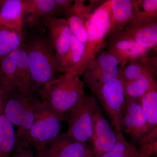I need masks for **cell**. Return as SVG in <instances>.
<instances>
[{
    "label": "cell",
    "mask_w": 157,
    "mask_h": 157,
    "mask_svg": "<svg viewBox=\"0 0 157 157\" xmlns=\"http://www.w3.org/2000/svg\"><path fill=\"white\" fill-rule=\"evenodd\" d=\"M26 53L32 89L35 94L56 78L60 72L56 55L48 38L38 36L29 40L23 47Z\"/></svg>",
    "instance_id": "cell-1"
},
{
    "label": "cell",
    "mask_w": 157,
    "mask_h": 157,
    "mask_svg": "<svg viewBox=\"0 0 157 157\" xmlns=\"http://www.w3.org/2000/svg\"><path fill=\"white\" fill-rule=\"evenodd\" d=\"M85 86L79 76L63 74L43 86L38 94L41 101L51 110L67 116L84 97Z\"/></svg>",
    "instance_id": "cell-2"
},
{
    "label": "cell",
    "mask_w": 157,
    "mask_h": 157,
    "mask_svg": "<svg viewBox=\"0 0 157 157\" xmlns=\"http://www.w3.org/2000/svg\"><path fill=\"white\" fill-rule=\"evenodd\" d=\"M39 99L29 98L18 91L7 95L4 113L14 126L17 127L15 148H30V132L36 120V105Z\"/></svg>",
    "instance_id": "cell-3"
},
{
    "label": "cell",
    "mask_w": 157,
    "mask_h": 157,
    "mask_svg": "<svg viewBox=\"0 0 157 157\" xmlns=\"http://www.w3.org/2000/svg\"><path fill=\"white\" fill-rule=\"evenodd\" d=\"M109 0L104 1L90 14L86 22L88 41L84 63V72L92 66L101 52L107 38L111 20Z\"/></svg>",
    "instance_id": "cell-4"
},
{
    "label": "cell",
    "mask_w": 157,
    "mask_h": 157,
    "mask_svg": "<svg viewBox=\"0 0 157 157\" xmlns=\"http://www.w3.org/2000/svg\"><path fill=\"white\" fill-rule=\"evenodd\" d=\"M35 114L36 120L30 132L28 142L39 151L60 134L62 122L67 121L68 116L56 113L39 100L36 105Z\"/></svg>",
    "instance_id": "cell-5"
},
{
    "label": "cell",
    "mask_w": 157,
    "mask_h": 157,
    "mask_svg": "<svg viewBox=\"0 0 157 157\" xmlns=\"http://www.w3.org/2000/svg\"><path fill=\"white\" fill-rule=\"evenodd\" d=\"M94 95L97 97L117 132H123L126 101L124 81L119 75L105 83Z\"/></svg>",
    "instance_id": "cell-6"
},
{
    "label": "cell",
    "mask_w": 157,
    "mask_h": 157,
    "mask_svg": "<svg viewBox=\"0 0 157 157\" xmlns=\"http://www.w3.org/2000/svg\"><path fill=\"white\" fill-rule=\"evenodd\" d=\"M97 98L85 94L84 97L68 113L66 132L74 140L86 143L91 141L93 134L94 106Z\"/></svg>",
    "instance_id": "cell-7"
},
{
    "label": "cell",
    "mask_w": 157,
    "mask_h": 157,
    "mask_svg": "<svg viewBox=\"0 0 157 157\" xmlns=\"http://www.w3.org/2000/svg\"><path fill=\"white\" fill-rule=\"evenodd\" d=\"M121 68L117 59L107 51L100 52L83 73V81L93 94L118 76Z\"/></svg>",
    "instance_id": "cell-8"
},
{
    "label": "cell",
    "mask_w": 157,
    "mask_h": 157,
    "mask_svg": "<svg viewBox=\"0 0 157 157\" xmlns=\"http://www.w3.org/2000/svg\"><path fill=\"white\" fill-rule=\"evenodd\" d=\"M42 23L48 29V40L56 55L61 72L70 49L73 36L67 21L62 17L46 16Z\"/></svg>",
    "instance_id": "cell-9"
},
{
    "label": "cell",
    "mask_w": 157,
    "mask_h": 157,
    "mask_svg": "<svg viewBox=\"0 0 157 157\" xmlns=\"http://www.w3.org/2000/svg\"><path fill=\"white\" fill-rule=\"evenodd\" d=\"M117 140V134L111 128L101 111L98 100L94 104L93 112V154L99 157L111 150Z\"/></svg>",
    "instance_id": "cell-10"
},
{
    "label": "cell",
    "mask_w": 157,
    "mask_h": 157,
    "mask_svg": "<svg viewBox=\"0 0 157 157\" xmlns=\"http://www.w3.org/2000/svg\"><path fill=\"white\" fill-rule=\"evenodd\" d=\"M93 154L86 143L74 140L67 133L59 134L42 150L37 151L36 157H87Z\"/></svg>",
    "instance_id": "cell-11"
},
{
    "label": "cell",
    "mask_w": 157,
    "mask_h": 157,
    "mask_svg": "<svg viewBox=\"0 0 157 157\" xmlns=\"http://www.w3.org/2000/svg\"><path fill=\"white\" fill-rule=\"evenodd\" d=\"M108 40L106 51L116 58L121 69L129 61L143 57L148 54L150 51L121 33Z\"/></svg>",
    "instance_id": "cell-12"
},
{
    "label": "cell",
    "mask_w": 157,
    "mask_h": 157,
    "mask_svg": "<svg viewBox=\"0 0 157 157\" xmlns=\"http://www.w3.org/2000/svg\"><path fill=\"white\" fill-rule=\"evenodd\" d=\"M100 5L99 1H90L88 5L85 1H74L70 11L65 15L73 36L85 45L88 41L86 21L91 13Z\"/></svg>",
    "instance_id": "cell-13"
},
{
    "label": "cell",
    "mask_w": 157,
    "mask_h": 157,
    "mask_svg": "<svg viewBox=\"0 0 157 157\" xmlns=\"http://www.w3.org/2000/svg\"><path fill=\"white\" fill-rule=\"evenodd\" d=\"M126 105L122 120L123 130L135 141L146 136L147 122L139 100L126 98Z\"/></svg>",
    "instance_id": "cell-14"
},
{
    "label": "cell",
    "mask_w": 157,
    "mask_h": 157,
    "mask_svg": "<svg viewBox=\"0 0 157 157\" xmlns=\"http://www.w3.org/2000/svg\"><path fill=\"white\" fill-rule=\"evenodd\" d=\"M27 15V0H2L0 28L16 31L24 35V23Z\"/></svg>",
    "instance_id": "cell-15"
},
{
    "label": "cell",
    "mask_w": 157,
    "mask_h": 157,
    "mask_svg": "<svg viewBox=\"0 0 157 157\" xmlns=\"http://www.w3.org/2000/svg\"><path fill=\"white\" fill-rule=\"evenodd\" d=\"M140 0H109L111 17L107 38L120 33L133 17Z\"/></svg>",
    "instance_id": "cell-16"
},
{
    "label": "cell",
    "mask_w": 157,
    "mask_h": 157,
    "mask_svg": "<svg viewBox=\"0 0 157 157\" xmlns=\"http://www.w3.org/2000/svg\"><path fill=\"white\" fill-rule=\"evenodd\" d=\"M86 52L85 44L73 35L70 49L62 66L61 72L78 76L83 74Z\"/></svg>",
    "instance_id": "cell-17"
},
{
    "label": "cell",
    "mask_w": 157,
    "mask_h": 157,
    "mask_svg": "<svg viewBox=\"0 0 157 157\" xmlns=\"http://www.w3.org/2000/svg\"><path fill=\"white\" fill-rule=\"evenodd\" d=\"M26 21L31 27L37 26L46 16H59L56 0H27Z\"/></svg>",
    "instance_id": "cell-18"
},
{
    "label": "cell",
    "mask_w": 157,
    "mask_h": 157,
    "mask_svg": "<svg viewBox=\"0 0 157 157\" xmlns=\"http://www.w3.org/2000/svg\"><path fill=\"white\" fill-rule=\"evenodd\" d=\"M18 87L17 64L14 52L0 59V88L8 95L17 91Z\"/></svg>",
    "instance_id": "cell-19"
},
{
    "label": "cell",
    "mask_w": 157,
    "mask_h": 157,
    "mask_svg": "<svg viewBox=\"0 0 157 157\" xmlns=\"http://www.w3.org/2000/svg\"><path fill=\"white\" fill-rule=\"evenodd\" d=\"M120 33L150 50L157 45V21L144 25L125 27Z\"/></svg>",
    "instance_id": "cell-20"
},
{
    "label": "cell",
    "mask_w": 157,
    "mask_h": 157,
    "mask_svg": "<svg viewBox=\"0 0 157 157\" xmlns=\"http://www.w3.org/2000/svg\"><path fill=\"white\" fill-rule=\"evenodd\" d=\"M19 87L17 91L29 98L35 97L32 89L30 73L26 53L23 47L14 51Z\"/></svg>",
    "instance_id": "cell-21"
},
{
    "label": "cell",
    "mask_w": 157,
    "mask_h": 157,
    "mask_svg": "<svg viewBox=\"0 0 157 157\" xmlns=\"http://www.w3.org/2000/svg\"><path fill=\"white\" fill-rule=\"evenodd\" d=\"M157 21V0H140L133 17L126 27H132Z\"/></svg>",
    "instance_id": "cell-22"
},
{
    "label": "cell",
    "mask_w": 157,
    "mask_h": 157,
    "mask_svg": "<svg viewBox=\"0 0 157 157\" xmlns=\"http://www.w3.org/2000/svg\"><path fill=\"white\" fill-rule=\"evenodd\" d=\"M16 144V132L14 126L4 114L0 116V157H11Z\"/></svg>",
    "instance_id": "cell-23"
},
{
    "label": "cell",
    "mask_w": 157,
    "mask_h": 157,
    "mask_svg": "<svg viewBox=\"0 0 157 157\" xmlns=\"http://www.w3.org/2000/svg\"><path fill=\"white\" fill-rule=\"evenodd\" d=\"M139 101L147 120V135L157 124V82L155 79Z\"/></svg>",
    "instance_id": "cell-24"
},
{
    "label": "cell",
    "mask_w": 157,
    "mask_h": 157,
    "mask_svg": "<svg viewBox=\"0 0 157 157\" xmlns=\"http://www.w3.org/2000/svg\"><path fill=\"white\" fill-rule=\"evenodd\" d=\"M24 35L0 28V59L23 47Z\"/></svg>",
    "instance_id": "cell-25"
},
{
    "label": "cell",
    "mask_w": 157,
    "mask_h": 157,
    "mask_svg": "<svg viewBox=\"0 0 157 157\" xmlns=\"http://www.w3.org/2000/svg\"><path fill=\"white\" fill-rule=\"evenodd\" d=\"M155 80L154 77L150 72L134 80L124 82L126 98L140 100Z\"/></svg>",
    "instance_id": "cell-26"
},
{
    "label": "cell",
    "mask_w": 157,
    "mask_h": 157,
    "mask_svg": "<svg viewBox=\"0 0 157 157\" xmlns=\"http://www.w3.org/2000/svg\"><path fill=\"white\" fill-rule=\"evenodd\" d=\"M117 134V140L114 146L99 157H141L138 149L125 138L122 132Z\"/></svg>",
    "instance_id": "cell-27"
},
{
    "label": "cell",
    "mask_w": 157,
    "mask_h": 157,
    "mask_svg": "<svg viewBox=\"0 0 157 157\" xmlns=\"http://www.w3.org/2000/svg\"><path fill=\"white\" fill-rule=\"evenodd\" d=\"M150 72L140 59H135L129 61L121 69L120 75L126 82L134 80Z\"/></svg>",
    "instance_id": "cell-28"
},
{
    "label": "cell",
    "mask_w": 157,
    "mask_h": 157,
    "mask_svg": "<svg viewBox=\"0 0 157 157\" xmlns=\"http://www.w3.org/2000/svg\"><path fill=\"white\" fill-rule=\"evenodd\" d=\"M139 59L148 69L154 78L157 79V56L147 54Z\"/></svg>",
    "instance_id": "cell-29"
},
{
    "label": "cell",
    "mask_w": 157,
    "mask_h": 157,
    "mask_svg": "<svg viewBox=\"0 0 157 157\" xmlns=\"http://www.w3.org/2000/svg\"><path fill=\"white\" fill-rule=\"evenodd\" d=\"M59 16L65 15L70 11L74 1L72 0H56Z\"/></svg>",
    "instance_id": "cell-30"
},
{
    "label": "cell",
    "mask_w": 157,
    "mask_h": 157,
    "mask_svg": "<svg viewBox=\"0 0 157 157\" xmlns=\"http://www.w3.org/2000/svg\"><path fill=\"white\" fill-rule=\"evenodd\" d=\"M11 157H36L30 148L19 147L15 149Z\"/></svg>",
    "instance_id": "cell-31"
},
{
    "label": "cell",
    "mask_w": 157,
    "mask_h": 157,
    "mask_svg": "<svg viewBox=\"0 0 157 157\" xmlns=\"http://www.w3.org/2000/svg\"><path fill=\"white\" fill-rule=\"evenodd\" d=\"M157 140V124L156 126L139 142L140 147Z\"/></svg>",
    "instance_id": "cell-32"
},
{
    "label": "cell",
    "mask_w": 157,
    "mask_h": 157,
    "mask_svg": "<svg viewBox=\"0 0 157 157\" xmlns=\"http://www.w3.org/2000/svg\"><path fill=\"white\" fill-rule=\"evenodd\" d=\"M7 98V95L0 88V116L4 109Z\"/></svg>",
    "instance_id": "cell-33"
},
{
    "label": "cell",
    "mask_w": 157,
    "mask_h": 157,
    "mask_svg": "<svg viewBox=\"0 0 157 157\" xmlns=\"http://www.w3.org/2000/svg\"><path fill=\"white\" fill-rule=\"evenodd\" d=\"M150 144L152 147V154L154 155L155 157H157V140Z\"/></svg>",
    "instance_id": "cell-34"
},
{
    "label": "cell",
    "mask_w": 157,
    "mask_h": 157,
    "mask_svg": "<svg viewBox=\"0 0 157 157\" xmlns=\"http://www.w3.org/2000/svg\"><path fill=\"white\" fill-rule=\"evenodd\" d=\"M149 52H151V54H149L150 55L157 56V45L150 51Z\"/></svg>",
    "instance_id": "cell-35"
},
{
    "label": "cell",
    "mask_w": 157,
    "mask_h": 157,
    "mask_svg": "<svg viewBox=\"0 0 157 157\" xmlns=\"http://www.w3.org/2000/svg\"><path fill=\"white\" fill-rule=\"evenodd\" d=\"M87 157H94V155H93V154H92L90 155V156H89Z\"/></svg>",
    "instance_id": "cell-36"
}]
</instances>
